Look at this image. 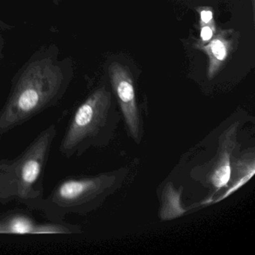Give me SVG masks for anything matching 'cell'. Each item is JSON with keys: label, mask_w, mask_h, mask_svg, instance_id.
Returning <instances> with one entry per match:
<instances>
[{"label": "cell", "mask_w": 255, "mask_h": 255, "mask_svg": "<svg viewBox=\"0 0 255 255\" xmlns=\"http://www.w3.org/2000/svg\"><path fill=\"white\" fill-rule=\"evenodd\" d=\"M62 70L50 59L31 63L14 82L0 110V138L58 104L68 83Z\"/></svg>", "instance_id": "cell-1"}, {"label": "cell", "mask_w": 255, "mask_h": 255, "mask_svg": "<svg viewBox=\"0 0 255 255\" xmlns=\"http://www.w3.org/2000/svg\"><path fill=\"white\" fill-rule=\"evenodd\" d=\"M57 127L52 124L41 131L14 159H4L0 170V203H20L39 210L44 198V175Z\"/></svg>", "instance_id": "cell-2"}, {"label": "cell", "mask_w": 255, "mask_h": 255, "mask_svg": "<svg viewBox=\"0 0 255 255\" xmlns=\"http://www.w3.org/2000/svg\"><path fill=\"white\" fill-rule=\"evenodd\" d=\"M119 119L111 92L106 86L96 89L74 111L59 145L61 154L70 159L91 148L107 147Z\"/></svg>", "instance_id": "cell-3"}, {"label": "cell", "mask_w": 255, "mask_h": 255, "mask_svg": "<svg viewBox=\"0 0 255 255\" xmlns=\"http://www.w3.org/2000/svg\"><path fill=\"white\" fill-rule=\"evenodd\" d=\"M128 173L121 168L95 176L67 177L44 197L39 210L52 222H64L68 215L89 214L120 187Z\"/></svg>", "instance_id": "cell-4"}, {"label": "cell", "mask_w": 255, "mask_h": 255, "mask_svg": "<svg viewBox=\"0 0 255 255\" xmlns=\"http://www.w3.org/2000/svg\"><path fill=\"white\" fill-rule=\"evenodd\" d=\"M109 75L128 133L139 144L143 137V123L132 74L126 66L115 62L109 67Z\"/></svg>", "instance_id": "cell-5"}, {"label": "cell", "mask_w": 255, "mask_h": 255, "mask_svg": "<svg viewBox=\"0 0 255 255\" xmlns=\"http://www.w3.org/2000/svg\"><path fill=\"white\" fill-rule=\"evenodd\" d=\"M82 233L79 225L67 222H40L23 210H14L0 216V234L71 235Z\"/></svg>", "instance_id": "cell-6"}, {"label": "cell", "mask_w": 255, "mask_h": 255, "mask_svg": "<svg viewBox=\"0 0 255 255\" xmlns=\"http://www.w3.org/2000/svg\"><path fill=\"white\" fill-rule=\"evenodd\" d=\"M237 124L222 135L217 154L207 172V181L216 190L227 187L231 177V157L237 146Z\"/></svg>", "instance_id": "cell-7"}, {"label": "cell", "mask_w": 255, "mask_h": 255, "mask_svg": "<svg viewBox=\"0 0 255 255\" xmlns=\"http://www.w3.org/2000/svg\"><path fill=\"white\" fill-rule=\"evenodd\" d=\"M237 35L234 29L222 30L216 32L207 44L197 47L208 58L207 76L209 80L214 78L225 66L235 49L239 38Z\"/></svg>", "instance_id": "cell-8"}, {"label": "cell", "mask_w": 255, "mask_h": 255, "mask_svg": "<svg viewBox=\"0 0 255 255\" xmlns=\"http://www.w3.org/2000/svg\"><path fill=\"white\" fill-rule=\"evenodd\" d=\"M180 192L174 190L172 186H167L163 192V205L160 212L162 219H175L186 212L180 206Z\"/></svg>", "instance_id": "cell-9"}, {"label": "cell", "mask_w": 255, "mask_h": 255, "mask_svg": "<svg viewBox=\"0 0 255 255\" xmlns=\"http://www.w3.org/2000/svg\"><path fill=\"white\" fill-rule=\"evenodd\" d=\"M200 38L195 44V48L207 44L216 33V25L215 21L208 24L200 25Z\"/></svg>", "instance_id": "cell-10"}, {"label": "cell", "mask_w": 255, "mask_h": 255, "mask_svg": "<svg viewBox=\"0 0 255 255\" xmlns=\"http://www.w3.org/2000/svg\"><path fill=\"white\" fill-rule=\"evenodd\" d=\"M200 17V25L208 24L214 22L213 11L209 7H200L198 9Z\"/></svg>", "instance_id": "cell-11"}, {"label": "cell", "mask_w": 255, "mask_h": 255, "mask_svg": "<svg viewBox=\"0 0 255 255\" xmlns=\"http://www.w3.org/2000/svg\"><path fill=\"white\" fill-rule=\"evenodd\" d=\"M252 2H253V6L255 5V0H252Z\"/></svg>", "instance_id": "cell-12"}]
</instances>
